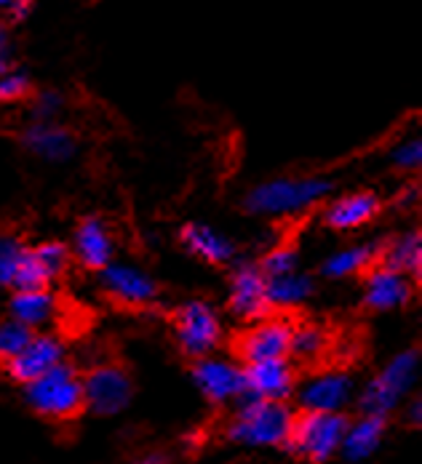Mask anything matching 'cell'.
<instances>
[{"instance_id": "6da1fadb", "label": "cell", "mask_w": 422, "mask_h": 464, "mask_svg": "<svg viewBox=\"0 0 422 464\" xmlns=\"http://www.w3.org/2000/svg\"><path fill=\"white\" fill-rule=\"evenodd\" d=\"M297 409L291 403L243 395L225 424V440L246 449H281L289 440Z\"/></svg>"}, {"instance_id": "7a4b0ae2", "label": "cell", "mask_w": 422, "mask_h": 464, "mask_svg": "<svg viewBox=\"0 0 422 464\" xmlns=\"http://www.w3.org/2000/svg\"><path fill=\"white\" fill-rule=\"evenodd\" d=\"M334 189L329 177H276L243 195L240 208L249 217H294L321 206Z\"/></svg>"}, {"instance_id": "3957f363", "label": "cell", "mask_w": 422, "mask_h": 464, "mask_svg": "<svg viewBox=\"0 0 422 464\" xmlns=\"http://www.w3.org/2000/svg\"><path fill=\"white\" fill-rule=\"evenodd\" d=\"M81 369L67 358L56 369L44 373L41 379L22 387L25 406L38 419H46L54 424L75 421L86 414V398H83V376Z\"/></svg>"}, {"instance_id": "277c9868", "label": "cell", "mask_w": 422, "mask_h": 464, "mask_svg": "<svg viewBox=\"0 0 422 464\" xmlns=\"http://www.w3.org/2000/svg\"><path fill=\"white\" fill-rule=\"evenodd\" d=\"M420 347H407L393 355L377 376H372L356 392V411L358 417L388 419L412 392L420 376Z\"/></svg>"}, {"instance_id": "5b68a950", "label": "cell", "mask_w": 422, "mask_h": 464, "mask_svg": "<svg viewBox=\"0 0 422 464\" xmlns=\"http://www.w3.org/2000/svg\"><path fill=\"white\" fill-rule=\"evenodd\" d=\"M350 424L348 414H308L297 411L289 440L283 451L305 464H327L339 454L345 430Z\"/></svg>"}, {"instance_id": "8992f818", "label": "cell", "mask_w": 422, "mask_h": 464, "mask_svg": "<svg viewBox=\"0 0 422 464\" xmlns=\"http://www.w3.org/2000/svg\"><path fill=\"white\" fill-rule=\"evenodd\" d=\"M172 334L180 353L192 361L209 358L225 339L222 318L206 299H185L172 310Z\"/></svg>"}, {"instance_id": "52a82bcc", "label": "cell", "mask_w": 422, "mask_h": 464, "mask_svg": "<svg viewBox=\"0 0 422 464\" xmlns=\"http://www.w3.org/2000/svg\"><path fill=\"white\" fill-rule=\"evenodd\" d=\"M81 376H83L86 411H92L94 417H115L132 406L137 387L129 366L118 361H104L86 369Z\"/></svg>"}, {"instance_id": "ba28073f", "label": "cell", "mask_w": 422, "mask_h": 464, "mask_svg": "<svg viewBox=\"0 0 422 464\" xmlns=\"http://www.w3.org/2000/svg\"><path fill=\"white\" fill-rule=\"evenodd\" d=\"M294 324L281 315H270L265 321L249 324L233 339V361L240 366H254L265 361L289 358Z\"/></svg>"}, {"instance_id": "9c48e42d", "label": "cell", "mask_w": 422, "mask_h": 464, "mask_svg": "<svg viewBox=\"0 0 422 464\" xmlns=\"http://www.w3.org/2000/svg\"><path fill=\"white\" fill-rule=\"evenodd\" d=\"M228 313L240 324H257L273 315L268 302V278L254 259H235L228 278Z\"/></svg>"}, {"instance_id": "30bf717a", "label": "cell", "mask_w": 422, "mask_h": 464, "mask_svg": "<svg viewBox=\"0 0 422 464\" xmlns=\"http://www.w3.org/2000/svg\"><path fill=\"white\" fill-rule=\"evenodd\" d=\"M297 411L308 414H345L350 401H356V382L348 372L329 369L308 376L294 392Z\"/></svg>"}, {"instance_id": "8fae6325", "label": "cell", "mask_w": 422, "mask_h": 464, "mask_svg": "<svg viewBox=\"0 0 422 464\" xmlns=\"http://www.w3.org/2000/svg\"><path fill=\"white\" fill-rule=\"evenodd\" d=\"M190 379L195 390L211 403V406H235L246 395V379L243 366L233 358H201L190 363Z\"/></svg>"}, {"instance_id": "7c38bea8", "label": "cell", "mask_w": 422, "mask_h": 464, "mask_svg": "<svg viewBox=\"0 0 422 464\" xmlns=\"http://www.w3.org/2000/svg\"><path fill=\"white\" fill-rule=\"evenodd\" d=\"M99 288L121 307H150L161 299V283L129 262H113L99 273Z\"/></svg>"}, {"instance_id": "4fadbf2b", "label": "cell", "mask_w": 422, "mask_h": 464, "mask_svg": "<svg viewBox=\"0 0 422 464\" xmlns=\"http://www.w3.org/2000/svg\"><path fill=\"white\" fill-rule=\"evenodd\" d=\"M64 361H67V344L51 331H35V336L27 342V347L14 361H8L3 366V372L11 382L25 387L30 382L41 379L51 369H56Z\"/></svg>"}, {"instance_id": "5bb4252c", "label": "cell", "mask_w": 422, "mask_h": 464, "mask_svg": "<svg viewBox=\"0 0 422 464\" xmlns=\"http://www.w3.org/2000/svg\"><path fill=\"white\" fill-rule=\"evenodd\" d=\"M73 259L89 270V273H102L107 265L115 262V235L110 230L107 219L99 214H86L78 219L73 243H70Z\"/></svg>"}, {"instance_id": "9a60e30c", "label": "cell", "mask_w": 422, "mask_h": 464, "mask_svg": "<svg viewBox=\"0 0 422 464\" xmlns=\"http://www.w3.org/2000/svg\"><path fill=\"white\" fill-rule=\"evenodd\" d=\"M16 141L25 152L46 163H70L78 155V137L70 126L59 121H30Z\"/></svg>"}, {"instance_id": "2e32d148", "label": "cell", "mask_w": 422, "mask_h": 464, "mask_svg": "<svg viewBox=\"0 0 422 464\" xmlns=\"http://www.w3.org/2000/svg\"><path fill=\"white\" fill-rule=\"evenodd\" d=\"M385 200L375 189H353L345 192L339 198H334L331 203L324 206L321 211V222L324 227L334 232H353L372 225L377 217L382 214Z\"/></svg>"}, {"instance_id": "e0dca14e", "label": "cell", "mask_w": 422, "mask_h": 464, "mask_svg": "<svg viewBox=\"0 0 422 464\" xmlns=\"http://www.w3.org/2000/svg\"><path fill=\"white\" fill-rule=\"evenodd\" d=\"M361 285V307L367 313H393L404 310L415 299V283L382 265H375Z\"/></svg>"}, {"instance_id": "ac0fdd59", "label": "cell", "mask_w": 422, "mask_h": 464, "mask_svg": "<svg viewBox=\"0 0 422 464\" xmlns=\"http://www.w3.org/2000/svg\"><path fill=\"white\" fill-rule=\"evenodd\" d=\"M243 379H246V395H254L262 401H276V403H289L297 392L299 372H297L294 361L281 358V361L243 366Z\"/></svg>"}, {"instance_id": "d6986e66", "label": "cell", "mask_w": 422, "mask_h": 464, "mask_svg": "<svg viewBox=\"0 0 422 464\" xmlns=\"http://www.w3.org/2000/svg\"><path fill=\"white\" fill-rule=\"evenodd\" d=\"M180 248L209 267H231L238 259V246L225 232H217L203 222H185L177 232Z\"/></svg>"}, {"instance_id": "ffe728a7", "label": "cell", "mask_w": 422, "mask_h": 464, "mask_svg": "<svg viewBox=\"0 0 422 464\" xmlns=\"http://www.w3.org/2000/svg\"><path fill=\"white\" fill-rule=\"evenodd\" d=\"M388 235L367 240V243H356L348 248H339L334 254H329L327 259L319 267V276L327 280H348V278H364L375 265H379L382 251H385Z\"/></svg>"}, {"instance_id": "44dd1931", "label": "cell", "mask_w": 422, "mask_h": 464, "mask_svg": "<svg viewBox=\"0 0 422 464\" xmlns=\"http://www.w3.org/2000/svg\"><path fill=\"white\" fill-rule=\"evenodd\" d=\"M388 435V419L382 417H356L350 419L342 446H339V457L348 464H361L372 459L382 440Z\"/></svg>"}, {"instance_id": "7402d4cb", "label": "cell", "mask_w": 422, "mask_h": 464, "mask_svg": "<svg viewBox=\"0 0 422 464\" xmlns=\"http://www.w3.org/2000/svg\"><path fill=\"white\" fill-rule=\"evenodd\" d=\"M59 310V299L51 288L44 291H11L8 296V315L11 321L22 324L30 331H38L54 321Z\"/></svg>"}, {"instance_id": "603a6c76", "label": "cell", "mask_w": 422, "mask_h": 464, "mask_svg": "<svg viewBox=\"0 0 422 464\" xmlns=\"http://www.w3.org/2000/svg\"><path fill=\"white\" fill-rule=\"evenodd\" d=\"M382 267L409 278L412 283H420L422 276V232L407 230L398 235H388L382 259Z\"/></svg>"}, {"instance_id": "cb8c5ba5", "label": "cell", "mask_w": 422, "mask_h": 464, "mask_svg": "<svg viewBox=\"0 0 422 464\" xmlns=\"http://www.w3.org/2000/svg\"><path fill=\"white\" fill-rule=\"evenodd\" d=\"M319 291V283L316 276L310 273H291V276H283V278L268 280V302H270V310L273 315H279L283 310H297L302 307L305 302H310Z\"/></svg>"}, {"instance_id": "d4e9b609", "label": "cell", "mask_w": 422, "mask_h": 464, "mask_svg": "<svg viewBox=\"0 0 422 464\" xmlns=\"http://www.w3.org/2000/svg\"><path fill=\"white\" fill-rule=\"evenodd\" d=\"M30 262L35 265V270L41 273V278L46 280L48 285L54 280H59L73 265V254H70V243L64 240H41L35 246H30Z\"/></svg>"}, {"instance_id": "484cf974", "label": "cell", "mask_w": 422, "mask_h": 464, "mask_svg": "<svg viewBox=\"0 0 422 464\" xmlns=\"http://www.w3.org/2000/svg\"><path fill=\"white\" fill-rule=\"evenodd\" d=\"M329 353V331L319 324H294L291 334V350H289V361H299V363H313L321 361Z\"/></svg>"}, {"instance_id": "4316f807", "label": "cell", "mask_w": 422, "mask_h": 464, "mask_svg": "<svg viewBox=\"0 0 422 464\" xmlns=\"http://www.w3.org/2000/svg\"><path fill=\"white\" fill-rule=\"evenodd\" d=\"M260 273L268 280L283 278V276H291L299 270V248L294 240H281V243H273L260 259H254Z\"/></svg>"}, {"instance_id": "83f0119b", "label": "cell", "mask_w": 422, "mask_h": 464, "mask_svg": "<svg viewBox=\"0 0 422 464\" xmlns=\"http://www.w3.org/2000/svg\"><path fill=\"white\" fill-rule=\"evenodd\" d=\"M30 243L19 232L0 230V288H11Z\"/></svg>"}, {"instance_id": "f1b7e54d", "label": "cell", "mask_w": 422, "mask_h": 464, "mask_svg": "<svg viewBox=\"0 0 422 464\" xmlns=\"http://www.w3.org/2000/svg\"><path fill=\"white\" fill-rule=\"evenodd\" d=\"M35 336V331L25 328L22 324L11 321V318H0V369L14 361L25 347L27 342Z\"/></svg>"}, {"instance_id": "f546056e", "label": "cell", "mask_w": 422, "mask_h": 464, "mask_svg": "<svg viewBox=\"0 0 422 464\" xmlns=\"http://www.w3.org/2000/svg\"><path fill=\"white\" fill-rule=\"evenodd\" d=\"M35 93V83L27 70H14L0 78V104H16V102H30Z\"/></svg>"}, {"instance_id": "4dcf8cb0", "label": "cell", "mask_w": 422, "mask_h": 464, "mask_svg": "<svg viewBox=\"0 0 422 464\" xmlns=\"http://www.w3.org/2000/svg\"><path fill=\"white\" fill-rule=\"evenodd\" d=\"M64 110V93L56 89H35L30 96V115L33 121H56Z\"/></svg>"}, {"instance_id": "1f68e13d", "label": "cell", "mask_w": 422, "mask_h": 464, "mask_svg": "<svg viewBox=\"0 0 422 464\" xmlns=\"http://www.w3.org/2000/svg\"><path fill=\"white\" fill-rule=\"evenodd\" d=\"M390 163L401 174H417L422 169V141L407 140L396 144L393 152H390Z\"/></svg>"}, {"instance_id": "d6a6232c", "label": "cell", "mask_w": 422, "mask_h": 464, "mask_svg": "<svg viewBox=\"0 0 422 464\" xmlns=\"http://www.w3.org/2000/svg\"><path fill=\"white\" fill-rule=\"evenodd\" d=\"M19 48L14 38V27H8L5 22H0V78L19 70Z\"/></svg>"}, {"instance_id": "836d02e7", "label": "cell", "mask_w": 422, "mask_h": 464, "mask_svg": "<svg viewBox=\"0 0 422 464\" xmlns=\"http://www.w3.org/2000/svg\"><path fill=\"white\" fill-rule=\"evenodd\" d=\"M417 200H420V185L415 182V185L401 187V192L393 198V206L401 208V211H409L412 206H417Z\"/></svg>"}, {"instance_id": "e575fe53", "label": "cell", "mask_w": 422, "mask_h": 464, "mask_svg": "<svg viewBox=\"0 0 422 464\" xmlns=\"http://www.w3.org/2000/svg\"><path fill=\"white\" fill-rule=\"evenodd\" d=\"M420 414H422V398L417 395L415 401H409V403H407V424L420 430V424H422Z\"/></svg>"}, {"instance_id": "d590c367", "label": "cell", "mask_w": 422, "mask_h": 464, "mask_svg": "<svg viewBox=\"0 0 422 464\" xmlns=\"http://www.w3.org/2000/svg\"><path fill=\"white\" fill-rule=\"evenodd\" d=\"M132 464H174V459L166 451H147V454L137 457Z\"/></svg>"}, {"instance_id": "8d00e7d4", "label": "cell", "mask_w": 422, "mask_h": 464, "mask_svg": "<svg viewBox=\"0 0 422 464\" xmlns=\"http://www.w3.org/2000/svg\"><path fill=\"white\" fill-rule=\"evenodd\" d=\"M243 464H276V462H243Z\"/></svg>"}]
</instances>
